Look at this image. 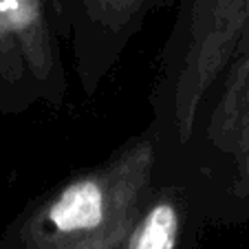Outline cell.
Here are the masks:
<instances>
[{
  "instance_id": "cell-2",
  "label": "cell",
  "mask_w": 249,
  "mask_h": 249,
  "mask_svg": "<svg viewBox=\"0 0 249 249\" xmlns=\"http://www.w3.org/2000/svg\"><path fill=\"white\" fill-rule=\"evenodd\" d=\"M181 157L190 170L174 183L188 203L212 221H249V24Z\"/></svg>"
},
{
  "instance_id": "cell-1",
  "label": "cell",
  "mask_w": 249,
  "mask_h": 249,
  "mask_svg": "<svg viewBox=\"0 0 249 249\" xmlns=\"http://www.w3.org/2000/svg\"><path fill=\"white\" fill-rule=\"evenodd\" d=\"M157 168L150 128L24 210L0 238V249H128Z\"/></svg>"
},
{
  "instance_id": "cell-6",
  "label": "cell",
  "mask_w": 249,
  "mask_h": 249,
  "mask_svg": "<svg viewBox=\"0 0 249 249\" xmlns=\"http://www.w3.org/2000/svg\"><path fill=\"white\" fill-rule=\"evenodd\" d=\"M185 205V192L177 183H165L157 192L152 190L135 223L128 249H179Z\"/></svg>"
},
{
  "instance_id": "cell-4",
  "label": "cell",
  "mask_w": 249,
  "mask_h": 249,
  "mask_svg": "<svg viewBox=\"0 0 249 249\" xmlns=\"http://www.w3.org/2000/svg\"><path fill=\"white\" fill-rule=\"evenodd\" d=\"M161 0H51L75 49L82 89L95 93L128 40Z\"/></svg>"
},
{
  "instance_id": "cell-3",
  "label": "cell",
  "mask_w": 249,
  "mask_h": 249,
  "mask_svg": "<svg viewBox=\"0 0 249 249\" xmlns=\"http://www.w3.org/2000/svg\"><path fill=\"white\" fill-rule=\"evenodd\" d=\"M249 24V0H183L157 84L152 132L159 161L185 150L207 95Z\"/></svg>"
},
{
  "instance_id": "cell-7",
  "label": "cell",
  "mask_w": 249,
  "mask_h": 249,
  "mask_svg": "<svg viewBox=\"0 0 249 249\" xmlns=\"http://www.w3.org/2000/svg\"><path fill=\"white\" fill-rule=\"evenodd\" d=\"M0 82L9 90L31 89V93H33V84H31V80H29L27 64H24V60H22L18 40H16L14 31H11V27H9L2 0H0Z\"/></svg>"
},
{
  "instance_id": "cell-5",
  "label": "cell",
  "mask_w": 249,
  "mask_h": 249,
  "mask_svg": "<svg viewBox=\"0 0 249 249\" xmlns=\"http://www.w3.org/2000/svg\"><path fill=\"white\" fill-rule=\"evenodd\" d=\"M2 7L18 40L36 97L60 106L66 95V75L49 18L51 0H2Z\"/></svg>"
}]
</instances>
